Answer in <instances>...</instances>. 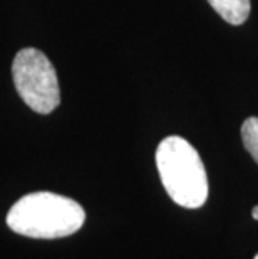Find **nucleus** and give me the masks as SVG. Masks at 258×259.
Returning a JSON list of instances; mask_svg holds the SVG:
<instances>
[{
	"label": "nucleus",
	"mask_w": 258,
	"mask_h": 259,
	"mask_svg": "<svg viewBox=\"0 0 258 259\" xmlns=\"http://www.w3.org/2000/svg\"><path fill=\"white\" fill-rule=\"evenodd\" d=\"M86 221L79 202L54 192H32L14 204L7 226L14 233L34 239H59L78 233Z\"/></svg>",
	"instance_id": "obj_1"
},
{
	"label": "nucleus",
	"mask_w": 258,
	"mask_h": 259,
	"mask_svg": "<svg viewBox=\"0 0 258 259\" xmlns=\"http://www.w3.org/2000/svg\"><path fill=\"white\" fill-rule=\"evenodd\" d=\"M156 166L168 196L181 207L198 209L208 199V178L198 151L179 136H169L156 149Z\"/></svg>",
	"instance_id": "obj_2"
},
{
	"label": "nucleus",
	"mask_w": 258,
	"mask_h": 259,
	"mask_svg": "<svg viewBox=\"0 0 258 259\" xmlns=\"http://www.w3.org/2000/svg\"><path fill=\"white\" fill-rule=\"evenodd\" d=\"M12 75L19 96L32 111L51 114L60 102L56 69L37 49H22L12 64Z\"/></svg>",
	"instance_id": "obj_3"
},
{
	"label": "nucleus",
	"mask_w": 258,
	"mask_h": 259,
	"mask_svg": "<svg viewBox=\"0 0 258 259\" xmlns=\"http://www.w3.org/2000/svg\"><path fill=\"white\" fill-rule=\"evenodd\" d=\"M208 4L219 17L232 25H241L246 22L251 10L250 0H208Z\"/></svg>",
	"instance_id": "obj_4"
},
{
	"label": "nucleus",
	"mask_w": 258,
	"mask_h": 259,
	"mask_svg": "<svg viewBox=\"0 0 258 259\" xmlns=\"http://www.w3.org/2000/svg\"><path fill=\"white\" fill-rule=\"evenodd\" d=\"M241 141L245 149L258 164V117H248L241 124Z\"/></svg>",
	"instance_id": "obj_5"
},
{
	"label": "nucleus",
	"mask_w": 258,
	"mask_h": 259,
	"mask_svg": "<svg viewBox=\"0 0 258 259\" xmlns=\"http://www.w3.org/2000/svg\"><path fill=\"white\" fill-rule=\"evenodd\" d=\"M251 216H253V219H256V221H258V206L253 207V211H251ZM253 259H258V254H255Z\"/></svg>",
	"instance_id": "obj_6"
}]
</instances>
